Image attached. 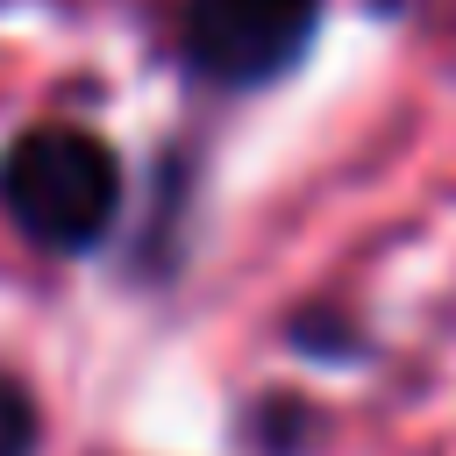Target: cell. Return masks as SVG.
Masks as SVG:
<instances>
[{"instance_id": "obj_1", "label": "cell", "mask_w": 456, "mask_h": 456, "mask_svg": "<svg viewBox=\"0 0 456 456\" xmlns=\"http://www.w3.org/2000/svg\"><path fill=\"white\" fill-rule=\"evenodd\" d=\"M114 157L86 128H28L0 164V207L36 249H93L114 221Z\"/></svg>"}, {"instance_id": "obj_2", "label": "cell", "mask_w": 456, "mask_h": 456, "mask_svg": "<svg viewBox=\"0 0 456 456\" xmlns=\"http://www.w3.org/2000/svg\"><path fill=\"white\" fill-rule=\"evenodd\" d=\"M321 0H185V64L214 86H264L314 43Z\"/></svg>"}, {"instance_id": "obj_3", "label": "cell", "mask_w": 456, "mask_h": 456, "mask_svg": "<svg viewBox=\"0 0 456 456\" xmlns=\"http://www.w3.org/2000/svg\"><path fill=\"white\" fill-rule=\"evenodd\" d=\"M0 456H36V406L7 370H0Z\"/></svg>"}]
</instances>
